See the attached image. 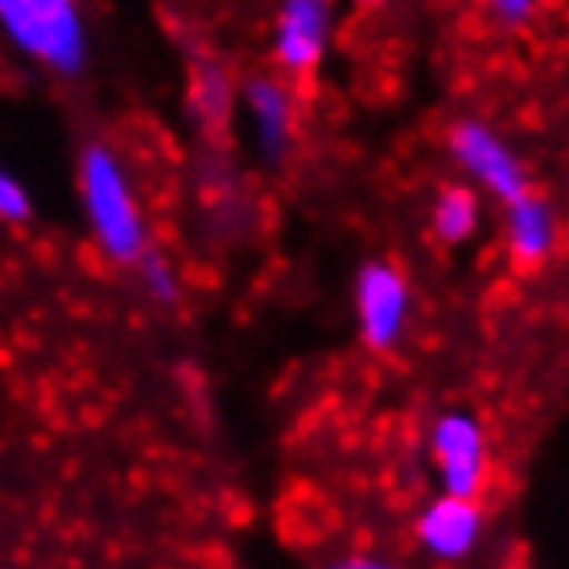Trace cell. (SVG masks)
<instances>
[{"mask_svg": "<svg viewBox=\"0 0 569 569\" xmlns=\"http://www.w3.org/2000/svg\"><path fill=\"white\" fill-rule=\"evenodd\" d=\"M561 240V223H557V207L549 194H541L537 186L525 199H516L503 207V252L512 260V269L537 272L545 269L557 252Z\"/></svg>", "mask_w": 569, "mask_h": 569, "instance_id": "obj_9", "label": "cell"}, {"mask_svg": "<svg viewBox=\"0 0 569 569\" xmlns=\"http://www.w3.org/2000/svg\"><path fill=\"white\" fill-rule=\"evenodd\" d=\"M29 219H33V194L26 190L21 178L0 166V223H9V228H26Z\"/></svg>", "mask_w": 569, "mask_h": 569, "instance_id": "obj_13", "label": "cell"}, {"mask_svg": "<svg viewBox=\"0 0 569 569\" xmlns=\"http://www.w3.org/2000/svg\"><path fill=\"white\" fill-rule=\"evenodd\" d=\"M351 4H356V9H363V13H371V9H385L388 0H351Z\"/></svg>", "mask_w": 569, "mask_h": 569, "instance_id": "obj_16", "label": "cell"}, {"mask_svg": "<svg viewBox=\"0 0 569 569\" xmlns=\"http://www.w3.org/2000/svg\"><path fill=\"white\" fill-rule=\"evenodd\" d=\"M339 13L335 0H277L269 21L272 71L289 83H310L327 67Z\"/></svg>", "mask_w": 569, "mask_h": 569, "instance_id": "obj_6", "label": "cell"}, {"mask_svg": "<svg viewBox=\"0 0 569 569\" xmlns=\"http://www.w3.org/2000/svg\"><path fill=\"white\" fill-rule=\"evenodd\" d=\"M483 228V194L467 182H446L429 202V236L441 248H462Z\"/></svg>", "mask_w": 569, "mask_h": 569, "instance_id": "obj_11", "label": "cell"}, {"mask_svg": "<svg viewBox=\"0 0 569 569\" xmlns=\"http://www.w3.org/2000/svg\"><path fill=\"white\" fill-rule=\"evenodd\" d=\"M487 537V512L483 499H458V496H433L417 512L413 541L417 549L438 561V566H462L475 557V549Z\"/></svg>", "mask_w": 569, "mask_h": 569, "instance_id": "obj_7", "label": "cell"}, {"mask_svg": "<svg viewBox=\"0 0 569 569\" xmlns=\"http://www.w3.org/2000/svg\"><path fill=\"white\" fill-rule=\"evenodd\" d=\"M74 182L96 252L116 269H132L153 248V231L124 153L108 141H83Z\"/></svg>", "mask_w": 569, "mask_h": 569, "instance_id": "obj_1", "label": "cell"}, {"mask_svg": "<svg viewBox=\"0 0 569 569\" xmlns=\"http://www.w3.org/2000/svg\"><path fill=\"white\" fill-rule=\"evenodd\" d=\"M243 116L252 124V141L269 166H281L298 141V91L277 71H257L240 83Z\"/></svg>", "mask_w": 569, "mask_h": 569, "instance_id": "obj_8", "label": "cell"}, {"mask_svg": "<svg viewBox=\"0 0 569 569\" xmlns=\"http://www.w3.org/2000/svg\"><path fill=\"white\" fill-rule=\"evenodd\" d=\"M318 569H405V566L388 561V557H376V553H347V557H330V561H322Z\"/></svg>", "mask_w": 569, "mask_h": 569, "instance_id": "obj_15", "label": "cell"}, {"mask_svg": "<svg viewBox=\"0 0 569 569\" xmlns=\"http://www.w3.org/2000/svg\"><path fill=\"white\" fill-rule=\"evenodd\" d=\"M0 38L54 79H79L91 58L79 0H0Z\"/></svg>", "mask_w": 569, "mask_h": 569, "instance_id": "obj_2", "label": "cell"}, {"mask_svg": "<svg viewBox=\"0 0 569 569\" xmlns=\"http://www.w3.org/2000/svg\"><path fill=\"white\" fill-rule=\"evenodd\" d=\"M446 149L455 157V166L467 173V186L479 190L487 199H496L499 207L525 199L532 190V173H528L525 157L516 153L512 144L503 141L487 120L479 116H462L446 132Z\"/></svg>", "mask_w": 569, "mask_h": 569, "instance_id": "obj_5", "label": "cell"}, {"mask_svg": "<svg viewBox=\"0 0 569 569\" xmlns=\"http://www.w3.org/2000/svg\"><path fill=\"white\" fill-rule=\"evenodd\" d=\"M236 100H240V79L219 54H199L186 67V112L199 124L207 141H223L236 120Z\"/></svg>", "mask_w": 569, "mask_h": 569, "instance_id": "obj_10", "label": "cell"}, {"mask_svg": "<svg viewBox=\"0 0 569 569\" xmlns=\"http://www.w3.org/2000/svg\"><path fill=\"white\" fill-rule=\"evenodd\" d=\"M429 462L438 475V496L483 499L491 483V441L483 417L462 405L441 409L429 426Z\"/></svg>", "mask_w": 569, "mask_h": 569, "instance_id": "obj_4", "label": "cell"}, {"mask_svg": "<svg viewBox=\"0 0 569 569\" xmlns=\"http://www.w3.org/2000/svg\"><path fill=\"white\" fill-rule=\"evenodd\" d=\"M483 13L496 21L499 29H528L541 17L545 0H479Z\"/></svg>", "mask_w": 569, "mask_h": 569, "instance_id": "obj_14", "label": "cell"}, {"mask_svg": "<svg viewBox=\"0 0 569 569\" xmlns=\"http://www.w3.org/2000/svg\"><path fill=\"white\" fill-rule=\"evenodd\" d=\"M132 272H137L144 298L153 301V306H161V310L182 306V293H186L182 269H178V260H173L166 248H157V243H153V248H149V252L132 264Z\"/></svg>", "mask_w": 569, "mask_h": 569, "instance_id": "obj_12", "label": "cell"}, {"mask_svg": "<svg viewBox=\"0 0 569 569\" xmlns=\"http://www.w3.org/2000/svg\"><path fill=\"white\" fill-rule=\"evenodd\" d=\"M508 569H528V566H508Z\"/></svg>", "mask_w": 569, "mask_h": 569, "instance_id": "obj_17", "label": "cell"}, {"mask_svg": "<svg viewBox=\"0 0 569 569\" xmlns=\"http://www.w3.org/2000/svg\"><path fill=\"white\" fill-rule=\"evenodd\" d=\"M351 301H356V330L359 342L376 351V356H392L405 335H409V318H413V284L409 272L400 269L392 257H371L356 269L351 284Z\"/></svg>", "mask_w": 569, "mask_h": 569, "instance_id": "obj_3", "label": "cell"}]
</instances>
